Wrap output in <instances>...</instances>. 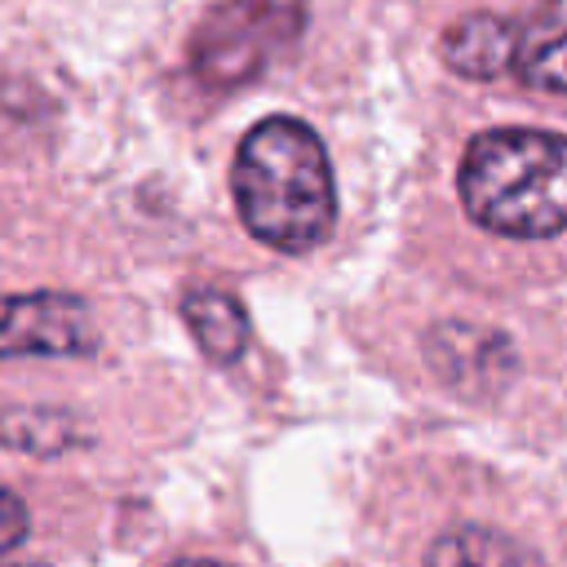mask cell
<instances>
[{"label": "cell", "instance_id": "277c9868", "mask_svg": "<svg viewBox=\"0 0 567 567\" xmlns=\"http://www.w3.org/2000/svg\"><path fill=\"white\" fill-rule=\"evenodd\" d=\"M97 350L93 310L71 292L0 297V359H80Z\"/></svg>", "mask_w": 567, "mask_h": 567}, {"label": "cell", "instance_id": "8992f818", "mask_svg": "<svg viewBox=\"0 0 567 567\" xmlns=\"http://www.w3.org/2000/svg\"><path fill=\"white\" fill-rule=\"evenodd\" d=\"M514 71L536 93L567 97V0H536V9L514 22Z\"/></svg>", "mask_w": 567, "mask_h": 567}, {"label": "cell", "instance_id": "4fadbf2b", "mask_svg": "<svg viewBox=\"0 0 567 567\" xmlns=\"http://www.w3.org/2000/svg\"><path fill=\"white\" fill-rule=\"evenodd\" d=\"M9 567H44V563H9Z\"/></svg>", "mask_w": 567, "mask_h": 567}, {"label": "cell", "instance_id": "3957f363", "mask_svg": "<svg viewBox=\"0 0 567 567\" xmlns=\"http://www.w3.org/2000/svg\"><path fill=\"white\" fill-rule=\"evenodd\" d=\"M306 27V0H221L190 35V75L235 89L261 75Z\"/></svg>", "mask_w": 567, "mask_h": 567}, {"label": "cell", "instance_id": "7a4b0ae2", "mask_svg": "<svg viewBox=\"0 0 567 567\" xmlns=\"http://www.w3.org/2000/svg\"><path fill=\"white\" fill-rule=\"evenodd\" d=\"M456 190L483 230L549 239L567 230V137L545 128H487L465 146Z\"/></svg>", "mask_w": 567, "mask_h": 567}, {"label": "cell", "instance_id": "8fae6325", "mask_svg": "<svg viewBox=\"0 0 567 567\" xmlns=\"http://www.w3.org/2000/svg\"><path fill=\"white\" fill-rule=\"evenodd\" d=\"M27 527H31V518H27L22 496L9 492V487H0V554H9L13 545H22L27 540Z\"/></svg>", "mask_w": 567, "mask_h": 567}, {"label": "cell", "instance_id": "30bf717a", "mask_svg": "<svg viewBox=\"0 0 567 567\" xmlns=\"http://www.w3.org/2000/svg\"><path fill=\"white\" fill-rule=\"evenodd\" d=\"M75 421L62 412H40V408H22V412H0V447H22V452H62L75 447Z\"/></svg>", "mask_w": 567, "mask_h": 567}, {"label": "cell", "instance_id": "7c38bea8", "mask_svg": "<svg viewBox=\"0 0 567 567\" xmlns=\"http://www.w3.org/2000/svg\"><path fill=\"white\" fill-rule=\"evenodd\" d=\"M168 567H230V563H217V558H177Z\"/></svg>", "mask_w": 567, "mask_h": 567}, {"label": "cell", "instance_id": "ba28073f", "mask_svg": "<svg viewBox=\"0 0 567 567\" xmlns=\"http://www.w3.org/2000/svg\"><path fill=\"white\" fill-rule=\"evenodd\" d=\"M182 315L190 337L213 363H235L248 346V310L226 288H190L182 297Z\"/></svg>", "mask_w": 567, "mask_h": 567}, {"label": "cell", "instance_id": "6da1fadb", "mask_svg": "<svg viewBox=\"0 0 567 567\" xmlns=\"http://www.w3.org/2000/svg\"><path fill=\"white\" fill-rule=\"evenodd\" d=\"M230 190L248 235L279 252H306L323 244L337 221L328 151L319 133L292 115H270L244 133Z\"/></svg>", "mask_w": 567, "mask_h": 567}, {"label": "cell", "instance_id": "9c48e42d", "mask_svg": "<svg viewBox=\"0 0 567 567\" xmlns=\"http://www.w3.org/2000/svg\"><path fill=\"white\" fill-rule=\"evenodd\" d=\"M425 567H545L540 554L523 540H514L509 532L496 527H452L443 532L430 554Z\"/></svg>", "mask_w": 567, "mask_h": 567}, {"label": "cell", "instance_id": "5b68a950", "mask_svg": "<svg viewBox=\"0 0 567 567\" xmlns=\"http://www.w3.org/2000/svg\"><path fill=\"white\" fill-rule=\"evenodd\" d=\"M434 372L456 385L461 394H492L505 385L509 368H514V350L487 332V328H470V323H443L430 332L425 341Z\"/></svg>", "mask_w": 567, "mask_h": 567}, {"label": "cell", "instance_id": "52a82bcc", "mask_svg": "<svg viewBox=\"0 0 567 567\" xmlns=\"http://www.w3.org/2000/svg\"><path fill=\"white\" fill-rule=\"evenodd\" d=\"M514 40H518V31H514L509 18H501V13H465L443 31L439 53L465 80H496V75L514 71Z\"/></svg>", "mask_w": 567, "mask_h": 567}]
</instances>
